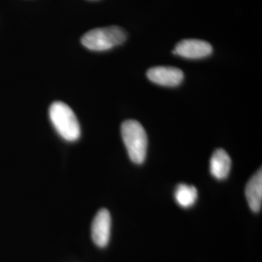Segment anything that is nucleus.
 Masks as SVG:
<instances>
[{"label": "nucleus", "mask_w": 262, "mask_h": 262, "mask_svg": "<svg viewBox=\"0 0 262 262\" xmlns=\"http://www.w3.org/2000/svg\"><path fill=\"white\" fill-rule=\"evenodd\" d=\"M121 132L131 161L136 164H142L146 159L148 150V136L146 130L140 122L128 120L122 122Z\"/></svg>", "instance_id": "1"}, {"label": "nucleus", "mask_w": 262, "mask_h": 262, "mask_svg": "<svg viewBox=\"0 0 262 262\" xmlns=\"http://www.w3.org/2000/svg\"><path fill=\"white\" fill-rule=\"evenodd\" d=\"M50 120L57 133L66 141L74 142L81 136V127L75 113L66 103L56 101L50 106Z\"/></svg>", "instance_id": "2"}, {"label": "nucleus", "mask_w": 262, "mask_h": 262, "mask_svg": "<svg viewBox=\"0 0 262 262\" xmlns=\"http://www.w3.org/2000/svg\"><path fill=\"white\" fill-rule=\"evenodd\" d=\"M126 34L119 27L94 28L86 32L81 39L82 44L91 51H107L122 44Z\"/></svg>", "instance_id": "3"}, {"label": "nucleus", "mask_w": 262, "mask_h": 262, "mask_svg": "<svg viewBox=\"0 0 262 262\" xmlns=\"http://www.w3.org/2000/svg\"><path fill=\"white\" fill-rule=\"evenodd\" d=\"M213 52V47L210 43L199 39H185L179 42L174 49V54L178 56L198 59L210 56Z\"/></svg>", "instance_id": "4"}, {"label": "nucleus", "mask_w": 262, "mask_h": 262, "mask_svg": "<svg viewBox=\"0 0 262 262\" xmlns=\"http://www.w3.org/2000/svg\"><path fill=\"white\" fill-rule=\"evenodd\" d=\"M111 215L107 209H101L94 216L92 225V238L99 248H105L110 241Z\"/></svg>", "instance_id": "5"}, {"label": "nucleus", "mask_w": 262, "mask_h": 262, "mask_svg": "<svg viewBox=\"0 0 262 262\" xmlns=\"http://www.w3.org/2000/svg\"><path fill=\"white\" fill-rule=\"evenodd\" d=\"M147 77L152 83L159 85L177 86L183 82L184 73L176 67L157 66L148 70Z\"/></svg>", "instance_id": "6"}, {"label": "nucleus", "mask_w": 262, "mask_h": 262, "mask_svg": "<svg viewBox=\"0 0 262 262\" xmlns=\"http://www.w3.org/2000/svg\"><path fill=\"white\" fill-rule=\"evenodd\" d=\"M246 197L252 211L257 213L262 206V173L259 169L246 186Z\"/></svg>", "instance_id": "7"}, {"label": "nucleus", "mask_w": 262, "mask_h": 262, "mask_svg": "<svg viewBox=\"0 0 262 262\" xmlns=\"http://www.w3.org/2000/svg\"><path fill=\"white\" fill-rule=\"evenodd\" d=\"M231 168V159L229 155L223 149L214 151L210 161V171L216 180L226 178Z\"/></svg>", "instance_id": "8"}, {"label": "nucleus", "mask_w": 262, "mask_h": 262, "mask_svg": "<svg viewBox=\"0 0 262 262\" xmlns=\"http://www.w3.org/2000/svg\"><path fill=\"white\" fill-rule=\"evenodd\" d=\"M175 199L183 208L192 206L197 200L196 187L185 184L179 185L175 190Z\"/></svg>", "instance_id": "9"}]
</instances>
